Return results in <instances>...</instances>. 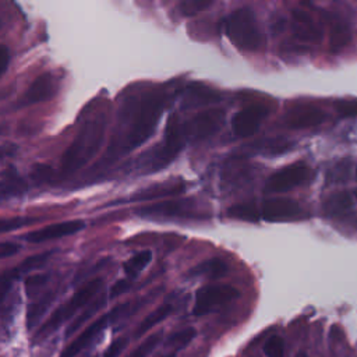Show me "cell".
<instances>
[{"instance_id": "6da1fadb", "label": "cell", "mask_w": 357, "mask_h": 357, "mask_svg": "<svg viewBox=\"0 0 357 357\" xmlns=\"http://www.w3.org/2000/svg\"><path fill=\"white\" fill-rule=\"evenodd\" d=\"M166 93L160 91H149L135 100L131 110L124 114L127 131L110 146V153L119 156L141 146L155 131L165 109Z\"/></svg>"}, {"instance_id": "7a4b0ae2", "label": "cell", "mask_w": 357, "mask_h": 357, "mask_svg": "<svg viewBox=\"0 0 357 357\" xmlns=\"http://www.w3.org/2000/svg\"><path fill=\"white\" fill-rule=\"evenodd\" d=\"M106 116L98 114L93 119H88L81 127L75 139L66 149L61 159L63 173H74L85 166L99 151L106 131Z\"/></svg>"}, {"instance_id": "3957f363", "label": "cell", "mask_w": 357, "mask_h": 357, "mask_svg": "<svg viewBox=\"0 0 357 357\" xmlns=\"http://www.w3.org/2000/svg\"><path fill=\"white\" fill-rule=\"evenodd\" d=\"M185 142L180 124L172 120L166 127L163 141L137 159V169L144 173H153L166 167L180 153Z\"/></svg>"}, {"instance_id": "277c9868", "label": "cell", "mask_w": 357, "mask_h": 357, "mask_svg": "<svg viewBox=\"0 0 357 357\" xmlns=\"http://www.w3.org/2000/svg\"><path fill=\"white\" fill-rule=\"evenodd\" d=\"M223 28L233 45L241 50L255 52L262 47L264 38L258 28L254 13L247 8H238L233 11L225 21Z\"/></svg>"}, {"instance_id": "5b68a950", "label": "cell", "mask_w": 357, "mask_h": 357, "mask_svg": "<svg viewBox=\"0 0 357 357\" xmlns=\"http://www.w3.org/2000/svg\"><path fill=\"white\" fill-rule=\"evenodd\" d=\"M103 284V280L100 278L92 279L89 282H86L82 287H79L73 297L61 304L59 308L54 310V312L42 324V326L36 331L35 337L36 339H43L47 337L53 331H56L64 321H67L68 318H71L75 311H78L79 308H82L84 305H86L88 303H91L89 300L100 290Z\"/></svg>"}, {"instance_id": "8992f818", "label": "cell", "mask_w": 357, "mask_h": 357, "mask_svg": "<svg viewBox=\"0 0 357 357\" xmlns=\"http://www.w3.org/2000/svg\"><path fill=\"white\" fill-rule=\"evenodd\" d=\"M240 291L230 284H206L197 290L192 305V315H205L218 307L237 298Z\"/></svg>"}, {"instance_id": "52a82bcc", "label": "cell", "mask_w": 357, "mask_h": 357, "mask_svg": "<svg viewBox=\"0 0 357 357\" xmlns=\"http://www.w3.org/2000/svg\"><path fill=\"white\" fill-rule=\"evenodd\" d=\"M225 121V110L215 107L198 113L191 120L180 124L185 141L205 139L219 131Z\"/></svg>"}, {"instance_id": "ba28073f", "label": "cell", "mask_w": 357, "mask_h": 357, "mask_svg": "<svg viewBox=\"0 0 357 357\" xmlns=\"http://www.w3.org/2000/svg\"><path fill=\"white\" fill-rule=\"evenodd\" d=\"M128 303L126 304H120L117 307H114L110 312L102 315L100 318L95 319L92 324H89V326L86 329H84L71 343H68L64 350L61 351L60 357H75L78 353H81L98 335H100V332L114 319H117L120 315H123V312L127 310Z\"/></svg>"}, {"instance_id": "9c48e42d", "label": "cell", "mask_w": 357, "mask_h": 357, "mask_svg": "<svg viewBox=\"0 0 357 357\" xmlns=\"http://www.w3.org/2000/svg\"><path fill=\"white\" fill-rule=\"evenodd\" d=\"M311 177V169L304 163H293L276 170L266 181L265 191L269 194L287 192Z\"/></svg>"}, {"instance_id": "30bf717a", "label": "cell", "mask_w": 357, "mask_h": 357, "mask_svg": "<svg viewBox=\"0 0 357 357\" xmlns=\"http://www.w3.org/2000/svg\"><path fill=\"white\" fill-rule=\"evenodd\" d=\"M261 219L268 222H290L305 216L303 208L290 198H268L259 206Z\"/></svg>"}, {"instance_id": "8fae6325", "label": "cell", "mask_w": 357, "mask_h": 357, "mask_svg": "<svg viewBox=\"0 0 357 357\" xmlns=\"http://www.w3.org/2000/svg\"><path fill=\"white\" fill-rule=\"evenodd\" d=\"M268 113L269 110L265 106L259 105H252L237 112L231 120L234 134L240 138H248L254 135L258 131L261 123L268 116Z\"/></svg>"}, {"instance_id": "7c38bea8", "label": "cell", "mask_w": 357, "mask_h": 357, "mask_svg": "<svg viewBox=\"0 0 357 357\" xmlns=\"http://www.w3.org/2000/svg\"><path fill=\"white\" fill-rule=\"evenodd\" d=\"M326 119V114L322 109L311 105L294 106L291 107L283 117L284 124L289 128L301 130V128H311L322 124Z\"/></svg>"}, {"instance_id": "4fadbf2b", "label": "cell", "mask_w": 357, "mask_h": 357, "mask_svg": "<svg viewBox=\"0 0 357 357\" xmlns=\"http://www.w3.org/2000/svg\"><path fill=\"white\" fill-rule=\"evenodd\" d=\"M85 223L82 220H67V222H60L54 225L45 226L42 229L29 231L24 236V238L29 243H43L60 237H66L70 234H74L79 230H82Z\"/></svg>"}, {"instance_id": "5bb4252c", "label": "cell", "mask_w": 357, "mask_h": 357, "mask_svg": "<svg viewBox=\"0 0 357 357\" xmlns=\"http://www.w3.org/2000/svg\"><path fill=\"white\" fill-rule=\"evenodd\" d=\"M53 254V251H46V252H40V254H35V255H29L28 258H25L21 264H18L15 268L10 269L8 272L3 273L1 276V283H0V300H4L6 293L8 291L11 283L18 279L21 275L42 266L43 264H46L50 258V255Z\"/></svg>"}, {"instance_id": "9a60e30c", "label": "cell", "mask_w": 357, "mask_h": 357, "mask_svg": "<svg viewBox=\"0 0 357 357\" xmlns=\"http://www.w3.org/2000/svg\"><path fill=\"white\" fill-rule=\"evenodd\" d=\"M291 31L296 39L304 43H318L322 38V32L314 20L301 10L291 11Z\"/></svg>"}, {"instance_id": "2e32d148", "label": "cell", "mask_w": 357, "mask_h": 357, "mask_svg": "<svg viewBox=\"0 0 357 357\" xmlns=\"http://www.w3.org/2000/svg\"><path fill=\"white\" fill-rule=\"evenodd\" d=\"M56 91L54 86V79L53 75L50 73H45L42 75H39L32 84L31 86L26 89V92L24 93L22 99L20 100V106H29V105H35L39 102H45L49 100L50 98H53Z\"/></svg>"}, {"instance_id": "e0dca14e", "label": "cell", "mask_w": 357, "mask_h": 357, "mask_svg": "<svg viewBox=\"0 0 357 357\" xmlns=\"http://www.w3.org/2000/svg\"><path fill=\"white\" fill-rule=\"evenodd\" d=\"M220 100V95L212 88L202 84H191L188 85L181 95V107H199L205 105H212Z\"/></svg>"}, {"instance_id": "ac0fdd59", "label": "cell", "mask_w": 357, "mask_h": 357, "mask_svg": "<svg viewBox=\"0 0 357 357\" xmlns=\"http://www.w3.org/2000/svg\"><path fill=\"white\" fill-rule=\"evenodd\" d=\"M191 201L190 199H176V201H165L155 205L144 206L137 212L144 216H190L191 213Z\"/></svg>"}, {"instance_id": "d6986e66", "label": "cell", "mask_w": 357, "mask_h": 357, "mask_svg": "<svg viewBox=\"0 0 357 357\" xmlns=\"http://www.w3.org/2000/svg\"><path fill=\"white\" fill-rule=\"evenodd\" d=\"M354 194L350 191H337L331 194L322 204V211L325 216L333 218L344 213L353 206Z\"/></svg>"}, {"instance_id": "ffe728a7", "label": "cell", "mask_w": 357, "mask_h": 357, "mask_svg": "<svg viewBox=\"0 0 357 357\" xmlns=\"http://www.w3.org/2000/svg\"><path fill=\"white\" fill-rule=\"evenodd\" d=\"M0 188H1V197H17L21 195L26 191V183L24 178L18 174L15 167L10 166L3 170L1 173V181H0Z\"/></svg>"}, {"instance_id": "44dd1931", "label": "cell", "mask_w": 357, "mask_h": 357, "mask_svg": "<svg viewBox=\"0 0 357 357\" xmlns=\"http://www.w3.org/2000/svg\"><path fill=\"white\" fill-rule=\"evenodd\" d=\"M226 273H227V265L219 258L206 259V261L195 265L194 268H191V271L188 272L190 276H206L211 279L222 278Z\"/></svg>"}, {"instance_id": "7402d4cb", "label": "cell", "mask_w": 357, "mask_h": 357, "mask_svg": "<svg viewBox=\"0 0 357 357\" xmlns=\"http://www.w3.org/2000/svg\"><path fill=\"white\" fill-rule=\"evenodd\" d=\"M351 40V31L344 21H336L332 24L329 36V49L332 53L342 52Z\"/></svg>"}, {"instance_id": "603a6c76", "label": "cell", "mask_w": 357, "mask_h": 357, "mask_svg": "<svg viewBox=\"0 0 357 357\" xmlns=\"http://www.w3.org/2000/svg\"><path fill=\"white\" fill-rule=\"evenodd\" d=\"M227 215L230 218L247 220V222H258L261 219L259 206L254 201L241 202V204H236V205L230 206L227 209Z\"/></svg>"}, {"instance_id": "cb8c5ba5", "label": "cell", "mask_w": 357, "mask_h": 357, "mask_svg": "<svg viewBox=\"0 0 357 357\" xmlns=\"http://www.w3.org/2000/svg\"><path fill=\"white\" fill-rule=\"evenodd\" d=\"M151 259H152V252L149 250L139 251V252L134 254L131 258H128L123 264V268H124V272H126L127 278L128 279L137 278L145 269V266L151 262Z\"/></svg>"}, {"instance_id": "d4e9b609", "label": "cell", "mask_w": 357, "mask_h": 357, "mask_svg": "<svg viewBox=\"0 0 357 357\" xmlns=\"http://www.w3.org/2000/svg\"><path fill=\"white\" fill-rule=\"evenodd\" d=\"M173 312V305L172 304H162L160 307H158L155 311H152L137 328L135 331V336H142L145 335L149 329H152L156 324L162 322L163 319H166L170 314Z\"/></svg>"}, {"instance_id": "484cf974", "label": "cell", "mask_w": 357, "mask_h": 357, "mask_svg": "<svg viewBox=\"0 0 357 357\" xmlns=\"http://www.w3.org/2000/svg\"><path fill=\"white\" fill-rule=\"evenodd\" d=\"M184 191V185H153L148 190H144L135 195H132V201H144V199H153V198H159V197H165V195H177L181 194Z\"/></svg>"}, {"instance_id": "4316f807", "label": "cell", "mask_w": 357, "mask_h": 357, "mask_svg": "<svg viewBox=\"0 0 357 357\" xmlns=\"http://www.w3.org/2000/svg\"><path fill=\"white\" fill-rule=\"evenodd\" d=\"M350 174H351V162H350V159H342V160L336 162L335 165H332L328 169L325 180L329 184H339V183L347 181Z\"/></svg>"}, {"instance_id": "83f0119b", "label": "cell", "mask_w": 357, "mask_h": 357, "mask_svg": "<svg viewBox=\"0 0 357 357\" xmlns=\"http://www.w3.org/2000/svg\"><path fill=\"white\" fill-rule=\"evenodd\" d=\"M53 293H49L46 294L42 300L33 303L29 308H28V315H26V322H28V328L31 329L32 326H35L39 319L42 318V315L45 314V311L49 308V305L52 304V300H53Z\"/></svg>"}, {"instance_id": "f1b7e54d", "label": "cell", "mask_w": 357, "mask_h": 357, "mask_svg": "<svg viewBox=\"0 0 357 357\" xmlns=\"http://www.w3.org/2000/svg\"><path fill=\"white\" fill-rule=\"evenodd\" d=\"M105 305V298L102 297V298H99V300H96V301H92L91 304H89V307L81 314V315H78L74 321H73V324L67 328V331H66V335L67 336H70V335H73L82 324H85L88 319H89V317H92L99 308H102Z\"/></svg>"}, {"instance_id": "f546056e", "label": "cell", "mask_w": 357, "mask_h": 357, "mask_svg": "<svg viewBox=\"0 0 357 357\" xmlns=\"http://www.w3.org/2000/svg\"><path fill=\"white\" fill-rule=\"evenodd\" d=\"M195 336H197V331L194 328H185L183 331H178V332H174L173 335H170V337L166 342V346L173 347L174 350L183 349L190 342H192Z\"/></svg>"}, {"instance_id": "4dcf8cb0", "label": "cell", "mask_w": 357, "mask_h": 357, "mask_svg": "<svg viewBox=\"0 0 357 357\" xmlns=\"http://www.w3.org/2000/svg\"><path fill=\"white\" fill-rule=\"evenodd\" d=\"M213 0H184L180 3V13L184 17H194L195 14L206 10Z\"/></svg>"}, {"instance_id": "1f68e13d", "label": "cell", "mask_w": 357, "mask_h": 357, "mask_svg": "<svg viewBox=\"0 0 357 357\" xmlns=\"http://www.w3.org/2000/svg\"><path fill=\"white\" fill-rule=\"evenodd\" d=\"M160 337H162V332H158V333H153L151 336H148L134 351H131L127 357H146L156 346L158 343L160 342Z\"/></svg>"}, {"instance_id": "d6a6232c", "label": "cell", "mask_w": 357, "mask_h": 357, "mask_svg": "<svg viewBox=\"0 0 357 357\" xmlns=\"http://www.w3.org/2000/svg\"><path fill=\"white\" fill-rule=\"evenodd\" d=\"M264 351H265L266 357H284L283 339L278 335L271 336L264 346Z\"/></svg>"}, {"instance_id": "836d02e7", "label": "cell", "mask_w": 357, "mask_h": 357, "mask_svg": "<svg viewBox=\"0 0 357 357\" xmlns=\"http://www.w3.org/2000/svg\"><path fill=\"white\" fill-rule=\"evenodd\" d=\"M38 222L36 218H11V219H3L1 220V231L6 233V231H11V230H15V229H20L22 226H28L31 223H35Z\"/></svg>"}, {"instance_id": "e575fe53", "label": "cell", "mask_w": 357, "mask_h": 357, "mask_svg": "<svg viewBox=\"0 0 357 357\" xmlns=\"http://www.w3.org/2000/svg\"><path fill=\"white\" fill-rule=\"evenodd\" d=\"M340 117H356L357 116V99L339 100L335 106Z\"/></svg>"}, {"instance_id": "d590c367", "label": "cell", "mask_w": 357, "mask_h": 357, "mask_svg": "<svg viewBox=\"0 0 357 357\" xmlns=\"http://www.w3.org/2000/svg\"><path fill=\"white\" fill-rule=\"evenodd\" d=\"M53 174V169L47 165H35L32 169V178L36 180L38 183L47 181Z\"/></svg>"}, {"instance_id": "8d00e7d4", "label": "cell", "mask_w": 357, "mask_h": 357, "mask_svg": "<svg viewBox=\"0 0 357 357\" xmlns=\"http://www.w3.org/2000/svg\"><path fill=\"white\" fill-rule=\"evenodd\" d=\"M126 344H127V339L126 337H117L106 349V351L103 353V357H119V354L123 351Z\"/></svg>"}, {"instance_id": "74e56055", "label": "cell", "mask_w": 357, "mask_h": 357, "mask_svg": "<svg viewBox=\"0 0 357 357\" xmlns=\"http://www.w3.org/2000/svg\"><path fill=\"white\" fill-rule=\"evenodd\" d=\"M47 279V275H33L31 278H28L25 280V289H26V293L31 294L33 290H38L40 286L45 284Z\"/></svg>"}, {"instance_id": "f35d334b", "label": "cell", "mask_w": 357, "mask_h": 357, "mask_svg": "<svg viewBox=\"0 0 357 357\" xmlns=\"http://www.w3.org/2000/svg\"><path fill=\"white\" fill-rule=\"evenodd\" d=\"M131 287V282L130 279H119L110 289V297L114 298V297H119L120 294L126 293L128 289Z\"/></svg>"}, {"instance_id": "ab89813d", "label": "cell", "mask_w": 357, "mask_h": 357, "mask_svg": "<svg viewBox=\"0 0 357 357\" xmlns=\"http://www.w3.org/2000/svg\"><path fill=\"white\" fill-rule=\"evenodd\" d=\"M18 251H20V245H18V244H14V243L4 241V243H1V245H0V257H1V258H8V257L17 254Z\"/></svg>"}, {"instance_id": "60d3db41", "label": "cell", "mask_w": 357, "mask_h": 357, "mask_svg": "<svg viewBox=\"0 0 357 357\" xmlns=\"http://www.w3.org/2000/svg\"><path fill=\"white\" fill-rule=\"evenodd\" d=\"M8 61H10V53L8 49L6 46L0 47V73L4 74L7 67H8Z\"/></svg>"}, {"instance_id": "b9f144b4", "label": "cell", "mask_w": 357, "mask_h": 357, "mask_svg": "<svg viewBox=\"0 0 357 357\" xmlns=\"http://www.w3.org/2000/svg\"><path fill=\"white\" fill-rule=\"evenodd\" d=\"M162 357H176V353H170V354H166V356H162Z\"/></svg>"}, {"instance_id": "7bdbcfd3", "label": "cell", "mask_w": 357, "mask_h": 357, "mask_svg": "<svg viewBox=\"0 0 357 357\" xmlns=\"http://www.w3.org/2000/svg\"><path fill=\"white\" fill-rule=\"evenodd\" d=\"M353 194H354V198H357V190H354V191H353Z\"/></svg>"}, {"instance_id": "ee69618b", "label": "cell", "mask_w": 357, "mask_h": 357, "mask_svg": "<svg viewBox=\"0 0 357 357\" xmlns=\"http://www.w3.org/2000/svg\"><path fill=\"white\" fill-rule=\"evenodd\" d=\"M356 177H357V170H356Z\"/></svg>"}]
</instances>
